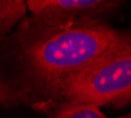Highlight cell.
Listing matches in <instances>:
<instances>
[{
    "instance_id": "cell-1",
    "label": "cell",
    "mask_w": 131,
    "mask_h": 118,
    "mask_svg": "<svg viewBox=\"0 0 131 118\" xmlns=\"http://www.w3.org/2000/svg\"><path fill=\"white\" fill-rule=\"evenodd\" d=\"M19 45L27 82L53 96L71 76L131 46V33L102 19L32 17L20 27Z\"/></svg>"
},
{
    "instance_id": "cell-2",
    "label": "cell",
    "mask_w": 131,
    "mask_h": 118,
    "mask_svg": "<svg viewBox=\"0 0 131 118\" xmlns=\"http://www.w3.org/2000/svg\"><path fill=\"white\" fill-rule=\"evenodd\" d=\"M65 102L122 108L131 103V46L67 78L53 93Z\"/></svg>"
},
{
    "instance_id": "cell-3",
    "label": "cell",
    "mask_w": 131,
    "mask_h": 118,
    "mask_svg": "<svg viewBox=\"0 0 131 118\" xmlns=\"http://www.w3.org/2000/svg\"><path fill=\"white\" fill-rule=\"evenodd\" d=\"M124 3L116 0H28L27 9L32 17L50 19H101Z\"/></svg>"
},
{
    "instance_id": "cell-4",
    "label": "cell",
    "mask_w": 131,
    "mask_h": 118,
    "mask_svg": "<svg viewBox=\"0 0 131 118\" xmlns=\"http://www.w3.org/2000/svg\"><path fill=\"white\" fill-rule=\"evenodd\" d=\"M26 11V1L0 0V34L8 32L13 25L24 18Z\"/></svg>"
},
{
    "instance_id": "cell-5",
    "label": "cell",
    "mask_w": 131,
    "mask_h": 118,
    "mask_svg": "<svg viewBox=\"0 0 131 118\" xmlns=\"http://www.w3.org/2000/svg\"><path fill=\"white\" fill-rule=\"evenodd\" d=\"M51 118H107L101 108L91 104L65 102L54 111Z\"/></svg>"
},
{
    "instance_id": "cell-6",
    "label": "cell",
    "mask_w": 131,
    "mask_h": 118,
    "mask_svg": "<svg viewBox=\"0 0 131 118\" xmlns=\"http://www.w3.org/2000/svg\"><path fill=\"white\" fill-rule=\"evenodd\" d=\"M118 118H131V113H128V115L122 116V117H118Z\"/></svg>"
}]
</instances>
